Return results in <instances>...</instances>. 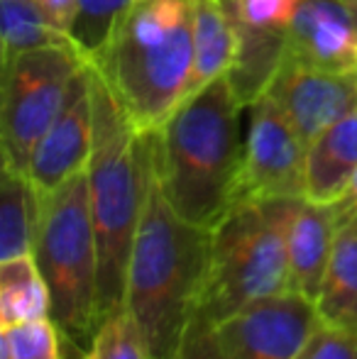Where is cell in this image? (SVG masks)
Masks as SVG:
<instances>
[{
  "mask_svg": "<svg viewBox=\"0 0 357 359\" xmlns=\"http://www.w3.org/2000/svg\"><path fill=\"white\" fill-rule=\"evenodd\" d=\"M90 67V62H88ZM93 149L86 166L90 215L98 242V293L103 320L125 308L133 242L147 198L152 133H140L103 76L90 67Z\"/></svg>",
  "mask_w": 357,
  "mask_h": 359,
  "instance_id": "4",
  "label": "cell"
},
{
  "mask_svg": "<svg viewBox=\"0 0 357 359\" xmlns=\"http://www.w3.org/2000/svg\"><path fill=\"white\" fill-rule=\"evenodd\" d=\"M333 205H335V210H338L340 227H343L345 222H357V174L353 176V184H350L348 194Z\"/></svg>",
  "mask_w": 357,
  "mask_h": 359,
  "instance_id": "27",
  "label": "cell"
},
{
  "mask_svg": "<svg viewBox=\"0 0 357 359\" xmlns=\"http://www.w3.org/2000/svg\"><path fill=\"white\" fill-rule=\"evenodd\" d=\"M140 133H157L191 95L194 0H135L88 57Z\"/></svg>",
  "mask_w": 357,
  "mask_h": 359,
  "instance_id": "3",
  "label": "cell"
},
{
  "mask_svg": "<svg viewBox=\"0 0 357 359\" xmlns=\"http://www.w3.org/2000/svg\"><path fill=\"white\" fill-rule=\"evenodd\" d=\"M321 325L316 301L286 291L250 303L213 330L225 359H296Z\"/></svg>",
  "mask_w": 357,
  "mask_h": 359,
  "instance_id": "9",
  "label": "cell"
},
{
  "mask_svg": "<svg viewBox=\"0 0 357 359\" xmlns=\"http://www.w3.org/2000/svg\"><path fill=\"white\" fill-rule=\"evenodd\" d=\"M296 359H357V332L321 325Z\"/></svg>",
  "mask_w": 357,
  "mask_h": 359,
  "instance_id": "24",
  "label": "cell"
},
{
  "mask_svg": "<svg viewBox=\"0 0 357 359\" xmlns=\"http://www.w3.org/2000/svg\"><path fill=\"white\" fill-rule=\"evenodd\" d=\"M309 144L269 93L250 105L240 196L243 198H304Z\"/></svg>",
  "mask_w": 357,
  "mask_h": 359,
  "instance_id": "8",
  "label": "cell"
},
{
  "mask_svg": "<svg viewBox=\"0 0 357 359\" xmlns=\"http://www.w3.org/2000/svg\"><path fill=\"white\" fill-rule=\"evenodd\" d=\"M243 108L230 79L220 76L189 95L152 133L164 196L186 222L203 230H213L240 196Z\"/></svg>",
  "mask_w": 357,
  "mask_h": 359,
  "instance_id": "2",
  "label": "cell"
},
{
  "mask_svg": "<svg viewBox=\"0 0 357 359\" xmlns=\"http://www.w3.org/2000/svg\"><path fill=\"white\" fill-rule=\"evenodd\" d=\"M299 198H243L210 230V257L198 313L220 325L250 303L291 291L289 222Z\"/></svg>",
  "mask_w": 357,
  "mask_h": 359,
  "instance_id": "5",
  "label": "cell"
},
{
  "mask_svg": "<svg viewBox=\"0 0 357 359\" xmlns=\"http://www.w3.org/2000/svg\"><path fill=\"white\" fill-rule=\"evenodd\" d=\"M208 257L210 230L191 225L172 208L152 149L147 198L125 281V311L137 323L149 359H179L198 313Z\"/></svg>",
  "mask_w": 357,
  "mask_h": 359,
  "instance_id": "1",
  "label": "cell"
},
{
  "mask_svg": "<svg viewBox=\"0 0 357 359\" xmlns=\"http://www.w3.org/2000/svg\"><path fill=\"white\" fill-rule=\"evenodd\" d=\"M238 32V59L228 79L245 108L267 90L286 54L291 20L301 0H223Z\"/></svg>",
  "mask_w": 357,
  "mask_h": 359,
  "instance_id": "10",
  "label": "cell"
},
{
  "mask_svg": "<svg viewBox=\"0 0 357 359\" xmlns=\"http://www.w3.org/2000/svg\"><path fill=\"white\" fill-rule=\"evenodd\" d=\"M93 149V95L90 67L81 69L69 86L62 110L34 147L27 176L39 194L59 189L64 181L88 166Z\"/></svg>",
  "mask_w": 357,
  "mask_h": 359,
  "instance_id": "12",
  "label": "cell"
},
{
  "mask_svg": "<svg viewBox=\"0 0 357 359\" xmlns=\"http://www.w3.org/2000/svg\"><path fill=\"white\" fill-rule=\"evenodd\" d=\"M238 59V32L223 0H194V83L191 95L228 76Z\"/></svg>",
  "mask_w": 357,
  "mask_h": 359,
  "instance_id": "16",
  "label": "cell"
},
{
  "mask_svg": "<svg viewBox=\"0 0 357 359\" xmlns=\"http://www.w3.org/2000/svg\"><path fill=\"white\" fill-rule=\"evenodd\" d=\"M284 57L325 72H357V22L350 0H301Z\"/></svg>",
  "mask_w": 357,
  "mask_h": 359,
  "instance_id": "13",
  "label": "cell"
},
{
  "mask_svg": "<svg viewBox=\"0 0 357 359\" xmlns=\"http://www.w3.org/2000/svg\"><path fill=\"white\" fill-rule=\"evenodd\" d=\"M135 0H79V15L72 27V42L86 57L95 54L108 39L115 20Z\"/></svg>",
  "mask_w": 357,
  "mask_h": 359,
  "instance_id": "23",
  "label": "cell"
},
{
  "mask_svg": "<svg viewBox=\"0 0 357 359\" xmlns=\"http://www.w3.org/2000/svg\"><path fill=\"white\" fill-rule=\"evenodd\" d=\"M264 93L279 103L306 144L357 110V72H325L284 57Z\"/></svg>",
  "mask_w": 357,
  "mask_h": 359,
  "instance_id": "11",
  "label": "cell"
},
{
  "mask_svg": "<svg viewBox=\"0 0 357 359\" xmlns=\"http://www.w3.org/2000/svg\"><path fill=\"white\" fill-rule=\"evenodd\" d=\"M316 308L323 325L357 332V222L340 227Z\"/></svg>",
  "mask_w": 357,
  "mask_h": 359,
  "instance_id": "17",
  "label": "cell"
},
{
  "mask_svg": "<svg viewBox=\"0 0 357 359\" xmlns=\"http://www.w3.org/2000/svg\"><path fill=\"white\" fill-rule=\"evenodd\" d=\"M83 359H149L135 318L125 308L108 316Z\"/></svg>",
  "mask_w": 357,
  "mask_h": 359,
  "instance_id": "22",
  "label": "cell"
},
{
  "mask_svg": "<svg viewBox=\"0 0 357 359\" xmlns=\"http://www.w3.org/2000/svg\"><path fill=\"white\" fill-rule=\"evenodd\" d=\"M179 359H225L223 352H220L213 325L203 323L201 318H194L189 332H186L184 347L179 352Z\"/></svg>",
  "mask_w": 357,
  "mask_h": 359,
  "instance_id": "25",
  "label": "cell"
},
{
  "mask_svg": "<svg viewBox=\"0 0 357 359\" xmlns=\"http://www.w3.org/2000/svg\"><path fill=\"white\" fill-rule=\"evenodd\" d=\"M350 8H353V13H355V22H357V0H350Z\"/></svg>",
  "mask_w": 357,
  "mask_h": 359,
  "instance_id": "28",
  "label": "cell"
},
{
  "mask_svg": "<svg viewBox=\"0 0 357 359\" xmlns=\"http://www.w3.org/2000/svg\"><path fill=\"white\" fill-rule=\"evenodd\" d=\"M3 13V62L47 44L69 42L44 15L39 0H0Z\"/></svg>",
  "mask_w": 357,
  "mask_h": 359,
  "instance_id": "20",
  "label": "cell"
},
{
  "mask_svg": "<svg viewBox=\"0 0 357 359\" xmlns=\"http://www.w3.org/2000/svg\"><path fill=\"white\" fill-rule=\"evenodd\" d=\"M340 232L335 205L299 198L289 222V276L291 291L316 301Z\"/></svg>",
  "mask_w": 357,
  "mask_h": 359,
  "instance_id": "14",
  "label": "cell"
},
{
  "mask_svg": "<svg viewBox=\"0 0 357 359\" xmlns=\"http://www.w3.org/2000/svg\"><path fill=\"white\" fill-rule=\"evenodd\" d=\"M88 57L69 42L47 44L3 62L0 81V147L3 166L27 174L34 147L67 100L74 76Z\"/></svg>",
  "mask_w": 357,
  "mask_h": 359,
  "instance_id": "7",
  "label": "cell"
},
{
  "mask_svg": "<svg viewBox=\"0 0 357 359\" xmlns=\"http://www.w3.org/2000/svg\"><path fill=\"white\" fill-rule=\"evenodd\" d=\"M32 255L52 296L49 318L64 335V342L83 357L103 325L98 242L86 169L59 189L42 194Z\"/></svg>",
  "mask_w": 357,
  "mask_h": 359,
  "instance_id": "6",
  "label": "cell"
},
{
  "mask_svg": "<svg viewBox=\"0 0 357 359\" xmlns=\"http://www.w3.org/2000/svg\"><path fill=\"white\" fill-rule=\"evenodd\" d=\"M42 194L27 174L3 166L0 179V262L34 252Z\"/></svg>",
  "mask_w": 357,
  "mask_h": 359,
  "instance_id": "18",
  "label": "cell"
},
{
  "mask_svg": "<svg viewBox=\"0 0 357 359\" xmlns=\"http://www.w3.org/2000/svg\"><path fill=\"white\" fill-rule=\"evenodd\" d=\"M357 174V110L340 118L309 144L304 198L333 205L348 194Z\"/></svg>",
  "mask_w": 357,
  "mask_h": 359,
  "instance_id": "15",
  "label": "cell"
},
{
  "mask_svg": "<svg viewBox=\"0 0 357 359\" xmlns=\"http://www.w3.org/2000/svg\"><path fill=\"white\" fill-rule=\"evenodd\" d=\"M44 15L59 34L72 39V27L79 15V0H39Z\"/></svg>",
  "mask_w": 357,
  "mask_h": 359,
  "instance_id": "26",
  "label": "cell"
},
{
  "mask_svg": "<svg viewBox=\"0 0 357 359\" xmlns=\"http://www.w3.org/2000/svg\"><path fill=\"white\" fill-rule=\"evenodd\" d=\"M52 296L34 255L0 262V325L15 327L49 318Z\"/></svg>",
  "mask_w": 357,
  "mask_h": 359,
  "instance_id": "19",
  "label": "cell"
},
{
  "mask_svg": "<svg viewBox=\"0 0 357 359\" xmlns=\"http://www.w3.org/2000/svg\"><path fill=\"white\" fill-rule=\"evenodd\" d=\"M64 335L52 318H39L15 327H3V359H64Z\"/></svg>",
  "mask_w": 357,
  "mask_h": 359,
  "instance_id": "21",
  "label": "cell"
}]
</instances>
